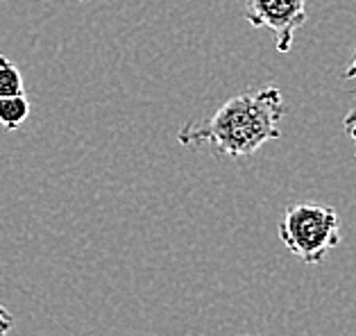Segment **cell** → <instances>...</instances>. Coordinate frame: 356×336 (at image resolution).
I'll return each instance as SVG.
<instances>
[{"instance_id": "cell-1", "label": "cell", "mask_w": 356, "mask_h": 336, "mask_svg": "<svg viewBox=\"0 0 356 336\" xmlns=\"http://www.w3.org/2000/svg\"><path fill=\"white\" fill-rule=\"evenodd\" d=\"M284 114L286 105L277 87L243 91L225 100L211 118L188 120L177 141L186 148L207 145L222 157H250L264 143L280 139Z\"/></svg>"}, {"instance_id": "cell-2", "label": "cell", "mask_w": 356, "mask_h": 336, "mask_svg": "<svg viewBox=\"0 0 356 336\" xmlns=\"http://www.w3.org/2000/svg\"><path fill=\"white\" fill-rule=\"evenodd\" d=\"M280 239L304 264H320L329 250L341 243V221L334 207L295 202L284 209Z\"/></svg>"}, {"instance_id": "cell-3", "label": "cell", "mask_w": 356, "mask_h": 336, "mask_svg": "<svg viewBox=\"0 0 356 336\" xmlns=\"http://www.w3.org/2000/svg\"><path fill=\"white\" fill-rule=\"evenodd\" d=\"M309 0H245L243 14L252 28L275 32L277 53H291L295 32L307 23Z\"/></svg>"}, {"instance_id": "cell-4", "label": "cell", "mask_w": 356, "mask_h": 336, "mask_svg": "<svg viewBox=\"0 0 356 336\" xmlns=\"http://www.w3.org/2000/svg\"><path fill=\"white\" fill-rule=\"evenodd\" d=\"M30 116V100L25 93L19 96H0V130L14 132L28 120Z\"/></svg>"}, {"instance_id": "cell-5", "label": "cell", "mask_w": 356, "mask_h": 336, "mask_svg": "<svg viewBox=\"0 0 356 336\" xmlns=\"http://www.w3.org/2000/svg\"><path fill=\"white\" fill-rule=\"evenodd\" d=\"M19 93H25L23 75L10 62V57L0 53V96H19Z\"/></svg>"}, {"instance_id": "cell-6", "label": "cell", "mask_w": 356, "mask_h": 336, "mask_svg": "<svg viewBox=\"0 0 356 336\" xmlns=\"http://www.w3.org/2000/svg\"><path fill=\"white\" fill-rule=\"evenodd\" d=\"M343 127L347 136L352 139V145H354V154H356V107L347 111V116L343 118Z\"/></svg>"}, {"instance_id": "cell-7", "label": "cell", "mask_w": 356, "mask_h": 336, "mask_svg": "<svg viewBox=\"0 0 356 336\" xmlns=\"http://www.w3.org/2000/svg\"><path fill=\"white\" fill-rule=\"evenodd\" d=\"M14 327V316L7 312V307L0 305V336H10Z\"/></svg>"}, {"instance_id": "cell-8", "label": "cell", "mask_w": 356, "mask_h": 336, "mask_svg": "<svg viewBox=\"0 0 356 336\" xmlns=\"http://www.w3.org/2000/svg\"><path fill=\"white\" fill-rule=\"evenodd\" d=\"M343 77H347V80H352V77H356V55H354V62L345 68V75Z\"/></svg>"}]
</instances>
